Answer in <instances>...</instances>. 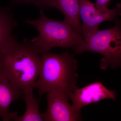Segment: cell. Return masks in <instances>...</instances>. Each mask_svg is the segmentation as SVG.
<instances>
[{
	"instance_id": "obj_9",
	"label": "cell",
	"mask_w": 121,
	"mask_h": 121,
	"mask_svg": "<svg viewBox=\"0 0 121 121\" xmlns=\"http://www.w3.org/2000/svg\"><path fill=\"white\" fill-rule=\"evenodd\" d=\"M46 9L54 8L61 12L65 19L76 32L81 35L79 0H45Z\"/></svg>"
},
{
	"instance_id": "obj_4",
	"label": "cell",
	"mask_w": 121,
	"mask_h": 121,
	"mask_svg": "<svg viewBox=\"0 0 121 121\" xmlns=\"http://www.w3.org/2000/svg\"><path fill=\"white\" fill-rule=\"evenodd\" d=\"M111 28L98 29L89 37L84 39L82 44L73 48L74 54L92 52L102 55L100 66L105 69L121 68V25L118 20Z\"/></svg>"
},
{
	"instance_id": "obj_8",
	"label": "cell",
	"mask_w": 121,
	"mask_h": 121,
	"mask_svg": "<svg viewBox=\"0 0 121 121\" xmlns=\"http://www.w3.org/2000/svg\"><path fill=\"white\" fill-rule=\"evenodd\" d=\"M24 94L16 90L9 80L0 71V117L3 121L14 120L18 115L17 112H11L9 107L13 102L23 98Z\"/></svg>"
},
{
	"instance_id": "obj_3",
	"label": "cell",
	"mask_w": 121,
	"mask_h": 121,
	"mask_svg": "<svg viewBox=\"0 0 121 121\" xmlns=\"http://www.w3.org/2000/svg\"><path fill=\"white\" fill-rule=\"evenodd\" d=\"M25 22L34 26L39 32V35L30 41L40 54L54 48H73L84 42L82 35L75 32L65 20L50 19L42 9L38 19L26 20Z\"/></svg>"
},
{
	"instance_id": "obj_10",
	"label": "cell",
	"mask_w": 121,
	"mask_h": 121,
	"mask_svg": "<svg viewBox=\"0 0 121 121\" xmlns=\"http://www.w3.org/2000/svg\"><path fill=\"white\" fill-rule=\"evenodd\" d=\"M17 24L11 11V7L0 6V52L12 36Z\"/></svg>"
},
{
	"instance_id": "obj_11",
	"label": "cell",
	"mask_w": 121,
	"mask_h": 121,
	"mask_svg": "<svg viewBox=\"0 0 121 121\" xmlns=\"http://www.w3.org/2000/svg\"><path fill=\"white\" fill-rule=\"evenodd\" d=\"M23 99L26 105V110L21 117L17 116L14 119L16 121H44L39 109L40 100L34 97L33 91L25 94Z\"/></svg>"
},
{
	"instance_id": "obj_12",
	"label": "cell",
	"mask_w": 121,
	"mask_h": 121,
	"mask_svg": "<svg viewBox=\"0 0 121 121\" xmlns=\"http://www.w3.org/2000/svg\"><path fill=\"white\" fill-rule=\"evenodd\" d=\"M10 1L11 4L10 6L11 7L19 4H33L39 7L40 9L43 10L47 9L45 0H10Z\"/></svg>"
},
{
	"instance_id": "obj_6",
	"label": "cell",
	"mask_w": 121,
	"mask_h": 121,
	"mask_svg": "<svg viewBox=\"0 0 121 121\" xmlns=\"http://www.w3.org/2000/svg\"><path fill=\"white\" fill-rule=\"evenodd\" d=\"M47 108L41 113L45 121H76L82 120L81 113L69 104L70 98L65 94L52 91L47 93Z\"/></svg>"
},
{
	"instance_id": "obj_1",
	"label": "cell",
	"mask_w": 121,
	"mask_h": 121,
	"mask_svg": "<svg viewBox=\"0 0 121 121\" xmlns=\"http://www.w3.org/2000/svg\"><path fill=\"white\" fill-rule=\"evenodd\" d=\"M39 52L28 39L20 42L13 36L0 52V71L15 89L27 94L39 75Z\"/></svg>"
},
{
	"instance_id": "obj_7",
	"label": "cell",
	"mask_w": 121,
	"mask_h": 121,
	"mask_svg": "<svg viewBox=\"0 0 121 121\" xmlns=\"http://www.w3.org/2000/svg\"><path fill=\"white\" fill-rule=\"evenodd\" d=\"M116 95L115 91L109 90L100 82H95L82 88L77 87L69 97L74 110L81 113V109L84 106L106 99L114 100Z\"/></svg>"
},
{
	"instance_id": "obj_2",
	"label": "cell",
	"mask_w": 121,
	"mask_h": 121,
	"mask_svg": "<svg viewBox=\"0 0 121 121\" xmlns=\"http://www.w3.org/2000/svg\"><path fill=\"white\" fill-rule=\"evenodd\" d=\"M40 55V73L34 86L38 89L39 97L52 91L70 97L77 87L78 62L73 55L68 52L56 54L49 51Z\"/></svg>"
},
{
	"instance_id": "obj_13",
	"label": "cell",
	"mask_w": 121,
	"mask_h": 121,
	"mask_svg": "<svg viewBox=\"0 0 121 121\" xmlns=\"http://www.w3.org/2000/svg\"><path fill=\"white\" fill-rule=\"evenodd\" d=\"M110 0H96L95 5L98 8L101 9L107 8L108 4Z\"/></svg>"
},
{
	"instance_id": "obj_5",
	"label": "cell",
	"mask_w": 121,
	"mask_h": 121,
	"mask_svg": "<svg viewBox=\"0 0 121 121\" xmlns=\"http://www.w3.org/2000/svg\"><path fill=\"white\" fill-rule=\"evenodd\" d=\"M79 15L82 21L81 35L89 37L98 29L99 24L106 21H116L121 15V4L112 9H101L89 0H79Z\"/></svg>"
}]
</instances>
